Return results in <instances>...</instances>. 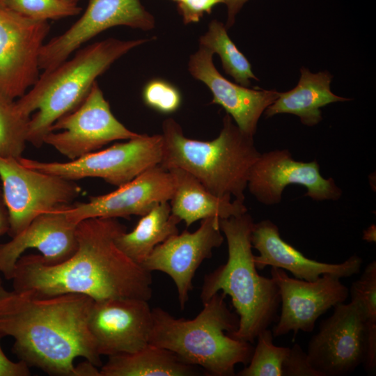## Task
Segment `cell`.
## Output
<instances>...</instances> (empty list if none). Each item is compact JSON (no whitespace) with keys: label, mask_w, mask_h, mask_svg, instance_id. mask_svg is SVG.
<instances>
[{"label":"cell","mask_w":376,"mask_h":376,"mask_svg":"<svg viewBox=\"0 0 376 376\" xmlns=\"http://www.w3.org/2000/svg\"><path fill=\"white\" fill-rule=\"evenodd\" d=\"M171 1H174V2H175V3H180V2H181V1H184V0H171Z\"/></svg>","instance_id":"38"},{"label":"cell","mask_w":376,"mask_h":376,"mask_svg":"<svg viewBox=\"0 0 376 376\" xmlns=\"http://www.w3.org/2000/svg\"><path fill=\"white\" fill-rule=\"evenodd\" d=\"M1 283H2V281H1V278H0V284H1Z\"/></svg>","instance_id":"40"},{"label":"cell","mask_w":376,"mask_h":376,"mask_svg":"<svg viewBox=\"0 0 376 376\" xmlns=\"http://www.w3.org/2000/svg\"><path fill=\"white\" fill-rule=\"evenodd\" d=\"M1 338L0 336V340ZM31 374L30 368L24 362L10 360L0 344V376H29Z\"/></svg>","instance_id":"33"},{"label":"cell","mask_w":376,"mask_h":376,"mask_svg":"<svg viewBox=\"0 0 376 376\" xmlns=\"http://www.w3.org/2000/svg\"><path fill=\"white\" fill-rule=\"evenodd\" d=\"M194 366L173 352L148 343L134 352L108 357L100 373V376H191L198 375Z\"/></svg>","instance_id":"23"},{"label":"cell","mask_w":376,"mask_h":376,"mask_svg":"<svg viewBox=\"0 0 376 376\" xmlns=\"http://www.w3.org/2000/svg\"><path fill=\"white\" fill-rule=\"evenodd\" d=\"M68 3H74V4H77L78 2L80 1V0H64Z\"/></svg>","instance_id":"37"},{"label":"cell","mask_w":376,"mask_h":376,"mask_svg":"<svg viewBox=\"0 0 376 376\" xmlns=\"http://www.w3.org/2000/svg\"><path fill=\"white\" fill-rule=\"evenodd\" d=\"M368 348L366 318L359 304H338L311 338L307 358L320 376H345L363 364Z\"/></svg>","instance_id":"9"},{"label":"cell","mask_w":376,"mask_h":376,"mask_svg":"<svg viewBox=\"0 0 376 376\" xmlns=\"http://www.w3.org/2000/svg\"><path fill=\"white\" fill-rule=\"evenodd\" d=\"M126 227L117 218L95 217L77 224V248L64 262L49 265L40 254L22 255L11 279L13 290L40 296L65 293L86 295L94 301L152 296L151 272L117 246Z\"/></svg>","instance_id":"1"},{"label":"cell","mask_w":376,"mask_h":376,"mask_svg":"<svg viewBox=\"0 0 376 376\" xmlns=\"http://www.w3.org/2000/svg\"><path fill=\"white\" fill-rule=\"evenodd\" d=\"M198 44L219 56L225 72L237 84L249 87L251 79L258 80L252 72L251 63L230 40L222 22L212 20L207 31L199 38Z\"/></svg>","instance_id":"25"},{"label":"cell","mask_w":376,"mask_h":376,"mask_svg":"<svg viewBox=\"0 0 376 376\" xmlns=\"http://www.w3.org/2000/svg\"><path fill=\"white\" fill-rule=\"evenodd\" d=\"M139 134L114 116L96 81L83 102L58 119L43 141L73 160L112 141L128 140Z\"/></svg>","instance_id":"10"},{"label":"cell","mask_w":376,"mask_h":376,"mask_svg":"<svg viewBox=\"0 0 376 376\" xmlns=\"http://www.w3.org/2000/svg\"><path fill=\"white\" fill-rule=\"evenodd\" d=\"M226 296L214 294L191 320L176 318L159 307L152 308L149 343L173 352L210 375H235V366H246L254 347L229 335L237 329L239 318L228 308Z\"/></svg>","instance_id":"5"},{"label":"cell","mask_w":376,"mask_h":376,"mask_svg":"<svg viewBox=\"0 0 376 376\" xmlns=\"http://www.w3.org/2000/svg\"><path fill=\"white\" fill-rule=\"evenodd\" d=\"M2 8L31 19L56 20L79 15L82 8L64 0H4Z\"/></svg>","instance_id":"28"},{"label":"cell","mask_w":376,"mask_h":376,"mask_svg":"<svg viewBox=\"0 0 376 376\" xmlns=\"http://www.w3.org/2000/svg\"><path fill=\"white\" fill-rule=\"evenodd\" d=\"M48 22L0 8V97L15 101L38 80Z\"/></svg>","instance_id":"11"},{"label":"cell","mask_w":376,"mask_h":376,"mask_svg":"<svg viewBox=\"0 0 376 376\" xmlns=\"http://www.w3.org/2000/svg\"><path fill=\"white\" fill-rule=\"evenodd\" d=\"M292 184L305 187L304 196L317 201H337L342 196L332 178L320 175L316 160L296 161L287 149L260 153L250 170L247 188L260 203L274 205L281 202L285 188Z\"/></svg>","instance_id":"14"},{"label":"cell","mask_w":376,"mask_h":376,"mask_svg":"<svg viewBox=\"0 0 376 376\" xmlns=\"http://www.w3.org/2000/svg\"><path fill=\"white\" fill-rule=\"evenodd\" d=\"M271 276L281 298V313L272 331L274 337L293 331L311 332L318 318L331 307L343 303L349 289L338 276L325 274L312 281L292 278L282 269L273 267Z\"/></svg>","instance_id":"13"},{"label":"cell","mask_w":376,"mask_h":376,"mask_svg":"<svg viewBox=\"0 0 376 376\" xmlns=\"http://www.w3.org/2000/svg\"><path fill=\"white\" fill-rule=\"evenodd\" d=\"M9 228L8 213L3 201L2 191L0 190V237L8 234Z\"/></svg>","instance_id":"35"},{"label":"cell","mask_w":376,"mask_h":376,"mask_svg":"<svg viewBox=\"0 0 376 376\" xmlns=\"http://www.w3.org/2000/svg\"><path fill=\"white\" fill-rule=\"evenodd\" d=\"M142 99L148 107L164 114L176 111L182 103L180 91L162 79H153L144 86Z\"/></svg>","instance_id":"30"},{"label":"cell","mask_w":376,"mask_h":376,"mask_svg":"<svg viewBox=\"0 0 376 376\" xmlns=\"http://www.w3.org/2000/svg\"><path fill=\"white\" fill-rule=\"evenodd\" d=\"M0 180L10 237L39 214L71 204L81 190L73 180L28 168L15 157L0 156Z\"/></svg>","instance_id":"8"},{"label":"cell","mask_w":376,"mask_h":376,"mask_svg":"<svg viewBox=\"0 0 376 376\" xmlns=\"http://www.w3.org/2000/svg\"><path fill=\"white\" fill-rule=\"evenodd\" d=\"M219 220L217 217L203 219L194 232L185 230L170 237L141 264L149 272L160 271L173 279L181 309L189 300L196 271L204 260L211 258L213 249L224 242Z\"/></svg>","instance_id":"15"},{"label":"cell","mask_w":376,"mask_h":376,"mask_svg":"<svg viewBox=\"0 0 376 376\" xmlns=\"http://www.w3.org/2000/svg\"><path fill=\"white\" fill-rule=\"evenodd\" d=\"M254 222L246 212L219 220L228 244V260L204 277L200 298L203 303L222 291L231 298L239 318L233 338L253 343L258 335L276 322L281 304L279 288L271 278L257 272L251 235Z\"/></svg>","instance_id":"4"},{"label":"cell","mask_w":376,"mask_h":376,"mask_svg":"<svg viewBox=\"0 0 376 376\" xmlns=\"http://www.w3.org/2000/svg\"><path fill=\"white\" fill-rule=\"evenodd\" d=\"M213 53L199 46L188 61V71L212 92L211 103L220 105L241 131L253 136L262 113L278 97L275 90L250 88L223 77L215 68Z\"/></svg>","instance_id":"19"},{"label":"cell","mask_w":376,"mask_h":376,"mask_svg":"<svg viewBox=\"0 0 376 376\" xmlns=\"http://www.w3.org/2000/svg\"><path fill=\"white\" fill-rule=\"evenodd\" d=\"M283 376H320L310 365L306 352L295 343L290 347L283 364Z\"/></svg>","instance_id":"31"},{"label":"cell","mask_w":376,"mask_h":376,"mask_svg":"<svg viewBox=\"0 0 376 376\" xmlns=\"http://www.w3.org/2000/svg\"><path fill=\"white\" fill-rule=\"evenodd\" d=\"M180 222L171 213L169 201L162 202L142 216L132 231L121 233L116 243L125 255L141 265L158 244L179 233Z\"/></svg>","instance_id":"24"},{"label":"cell","mask_w":376,"mask_h":376,"mask_svg":"<svg viewBox=\"0 0 376 376\" xmlns=\"http://www.w3.org/2000/svg\"><path fill=\"white\" fill-rule=\"evenodd\" d=\"M150 40L109 38L79 48L72 58L43 70L31 88L15 100L21 113L30 117L27 141L41 147L52 125L83 102L98 77L130 50Z\"/></svg>","instance_id":"3"},{"label":"cell","mask_w":376,"mask_h":376,"mask_svg":"<svg viewBox=\"0 0 376 376\" xmlns=\"http://www.w3.org/2000/svg\"><path fill=\"white\" fill-rule=\"evenodd\" d=\"M249 0H226L224 4L227 8V19L226 27L229 29L233 26L235 22V17L243 6Z\"/></svg>","instance_id":"34"},{"label":"cell","mask_w":376,"mask_h":376,"mask_svg":"<svg viewBox=\"0 0 376 376\" xmlns=\"http://www.w3.org/2000/svg\"><path fill=\"white\" fill-rule=\"evenodd\" d=\"M173 191L174 181L171 172L156 165L112 192L90 197L86 203L68 205L65 212L76 224L89 218L142 217L157 204L169 201Z\"/></svg>","instance_id":"17"},{"label":"cell","mask_w":376,"mask_h":376,"mask_svg":"<svg viewBox=\"0 0 376 376\" xmlns=\"http://www.w3.org/2000/svg\"><path fill=\"white\" fill-rule=\"evenodd\" d=\"M30 117L24 116L10 101L0 97V156L22 157L27 141Z\"/></svg>","instance_id":"26"},{"label":"cell","mask_w":376,"mask_h":376,"mask_svg":"<svg viewBox=\"0 0 376 376\" xmlns=\"http://www.w3.org/2000/svg\"><path fill=\"white\" fill-rule=\"evenodd\" d=\"M251 242L252 248L259 252L254 256V263L258 269L267 266L285 269L295 278L312 281L325 274L339 278L350 277L358 274L363 260L353 255L341 263H327L310 259L285 242L280 235L278 226L269 219L253 225Z\"/></svg>","instance_id":"20"},{"label":"cell","mask_w":376,"mask_h":376,"mask_svg":"<svg viewBox=\"0 0 376 376\" xmlns=\"http://www.w3.org/2000/svg\"><path fill=\"white\" fill-rule=\"evenodd\" d=\"M351 300L359 304L366 320L368 332L376 336V262L372 261L349 290Z\"/></svg>","instance_id":"29"},{"label":"cell","mask_w":376,"mask_h":376,"mask_svg":"<svg viewBox=\"0 0 376 376\" xmlns=\"http://www.w3.org/2000/svg\"><path fill=\"white\" fill-rule=\"evenodd\" d=\"M152 324L148 301L111 298L93 301L88 329L100 356L136 352L149 343Z\"/></svg>","instance_id":"16"},{"label":"cell","mask_w":376,"mask_h":376,"mask_svg":"<svg viewBox=\"0 0 376 376\" xmlns=\"http://www.w3.org/2000/svg\"><path fill=\"white\" fill-rule=\"evenodd\" d=\"M363 240H367L368 242H375V226H372L364 232Z\"/></svg>","instance_id":"36"},{"label":"cell","mask_w":376,"mask_h":376,"mask_svg":"<svg viewBox=\"0 0 376 376\" xmlns=\"http://www.w3.org/2000/svg\"><path fill=\"white\" fill-rule=\"evenodd\" d=\"M273 338L272 331L268 328L258 335L249 363L237 375L283 376V364L290 347L275 345Z\"/></svg>","instance_id":"27"},{"label":"cell","mask_w":376,"mask_h":376,"mask_svg":"<svg viewBox=\"0 0 376 376\" xmlns=\"http://www.w3.org/2000/svg\"><path fill=\"white\" fill-rule=\"evenodd\" d=\"M4 0H0V8H2Z\"/></svg>","instance_id":"39"},{"label":"cell","mask_w":376,"mask_h":376,"mask_svg":"<svg viewBox=\"0 0 376 376\" xmlns=\"http://www.w3.org/2000/svg\"><path fill=\"white\" fill-rule=\"evenodd\" d=\"M93 299L81 294L40 296L0 284V336L15 341L12 352L29 368L49 375L83 376L82 357L102 365L88 329Z\"/></svg>","instance_id":"2"},{"label":"cell","mask_w":376,"mask_h":376,"mask_svg":"<svg viewBox=\"0 0 376 376\" xmlns=\"http://www.w3.org/2000/svg\"><path fill=\"white\" fill-rule=\"evenodd\" d=\"M226 0H184L177 3V10L185 24L198 22L205 13L211 14L213 8Z\"/></svg>","instance_id":"32"},{"label":"cell","mask_w":376,"mask_h":376,"mask_svg":"<svg viewBox=\"0 0 376 376\" xmlns=\"http://www.w3.org/2000/svg\"><path fill=\"white\" fill-rule=\"evenodd\" d=\"M297 85L290 91L278 93L277 99L265 111L267 118L279 113L298 116L302 124L312 127L322 120L320 108L350 99L334 94L330 89L332 75L327 71L312 73L301 68Z\"/></svg>","instance_id":"22"},{"label":"cell","mask_w":376,"mask_h":376,"mask_svg":"<svg viewBox=\"0 0 376 376\" xmlns=\"http://www.w3.org/2000/svg\"><path fill=\"white\" fill-rule=\"evenodd\" d=\"M68 205L39 214L10 240L0 244V272L5 279L11 280L17 260L27 249L38 251L49 265L64 262L75 253L77 224L67 216Z\"/></svg>","instance_id":"18"},{"label":"cell","mask_w":376,"mask_h":376,"mask_svg":"<svg viewBox=\"0 0 376 376\" xmlns=\"http://www.w3.org/2000/svg\"><path fill=\"white\" fill-rule=\"evenodd\" d=\"M163 152L159 165L183 169L207 190L221 198L244 202L250 170L260 153L253 136L244 133L226 113L219 134L211 141L185 136L173 118L162 123Z\"/></svg>","instance_id":"6"},{"label":"cell","mask_w":376,"mask_h":376,"mask_svg":"<svg viewBox=\"0 0 376 376\" xmlns=\"http://www.w3.org/2000/svg\"><path fill=\"white\" fill-rule=\"evenodd\" d=\"M118 26L150 31L154 29L155 20L141 0H88L85 11L77 22L43 45L40 69L53 68L97 35Z\"/></svg>","instance_id":"12"},{"label":"cell","mask_w":376,"mask_h":376,"mask_svg":"<svg viewBox=\"0 0 376 376\" xmlns=\"http://www.w3.org/2000/svg\"><path fill=\"white\" fill-rule=\"evenodd\" d=\"M169 171L174 181L171 213L187 227L205 218L227 219L247 212L244 202L215 196L189 172L178 168Z\"/></svg>","instance_id":"21"},{"label":"cell","mask_w":376,"mask_h":376,"mask_svg":"<svg viewBox=\"0 0 376 376\" xmlns=\"http://www.w3.org/2000/svg\"><path fill=\"white\" fill-rule=\"evenodd\" d=\"M162 152V134H139L125 142L66 162H45L22 157H19V161L28 168L68 180L99 178L118 187L146 170L159 165Z\"/></svg>","instance_id":"7"}]
</instances>
